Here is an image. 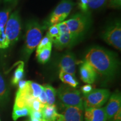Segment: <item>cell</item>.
I'll list each match as a JSON object with an SVG mask.
<instances>
[{"mask_svg": "<svg viewBox=\"0 0 121 121\" xmlns=\"http://www.w3.org/2000/svg\"><path fill=\"white\" fill-rule=\"evenodd\" d=\"M44 91L45 95L47 100V105H53L54 104L56 100V90L50 85H45L43 86Z\"/></svg>", "mask_w": 121, "mask_h": 121, "instance_id": "20", "label": "cell"}, {"mask_svg": "<svg viewBox=\"0 0 121 121\" xmlns=\"http://www.w3.org/2000/svg\"><path fill=\"white\" fill-rule=\"evenodd\" d=\"M9 90L5 80L0 72V107L4 105L9 99Z\"/></svg>", "mask_w": 121, "mask_h": 121, "instance_id": "16", "label": "cell"}, {"mask_svg": "<svg viewBox=\"0 0 121 121\" xmlns=\"http://www.w3.org/2000/svg\"><path fill=\"white\" fill-rule=\"evenodd\" d=\"M10 9H6L0 11V28H4L10 16Z\"/></svg>", "mask_w": 121, "mask_h": 121, "instance_id": "24", "label": "cell"}, {"mask_svg": "<svg viewBox=\"0 0 121 121\" xmlns=\"http://www.w3.org/2000/svg\"><path fill=\"white\" fill-rule=\"evenodd\" d=\"M31 110L28 107H13V121H16L19 118L26 117L30 116Z\"/></svg>", "mask_w": 121, "mask_h": 121, "instance_id": "21", "label": "cell"}, {"mask_svg": "<svg viewBox=\"0 0 121 121\" xmlns=\"http://www.w3.org/2000/svg\"><path fill=\"white\" fill-rule=\"evenodd\" d=\"M65 22L69 28L70 34L75 39H78L87 30L89 20L86 15L78 13Z\"/></svg>", "mask_w": 121, "mask_h": 121, "instance_id": "6", "label": "cell"}, {"mask_svg": "<svg viewBox=\"0 0 121 121\" xmlns=\"http://www.w3.org/2000/svg\"><path fill=\"white\" fill-rule=\"evenodd\" d=\"M21 30L20 17L18 11H16L9 16L4 26V34L9 45L13 44L18 40Z\"/></svg>", "mask_w": 121, "mask_h": 121, "instance_id": "5", "label": "cell"}, {"mask_svg": "<svg viewBox=\"0 0 121 121\" xmlns=\"http://www.w3.org/2000/svg\"><path fill=\"white\" fill-rule=\"evenodd\" d=\"M52 46L47 47L40 50L36 51V57L39 62L44 64L49 60L51 54Z\"/></svg>", "mask_w": 121, "mask_h": 121, "instance_id": "18", "label": "cell"}, {"mask_svg": "<svg viewBox=\"0 0 121 121\" xmlns=\"http://www.w3.org/2000/svg\"><path fill=\"white\" fill-rule=\"evenodd\" d=\"M76 39H75L70 33L60 34L58 38L53 43L57 48L61 49L69 47L73 43Z\"/></svg>", "mask_w": 121, "mask_h": 121, "instance_id": "15", "label": "cell"}, {"mask_svg": "<svg viewBox=\"0 0 121 121\" xmlns=\"http://www.w3.org/2000/svg\"><path fill=\"white\" fill-rule=\"evenodd\" d=\"M107 121H121V109H120L113 117Z\"/></svg>", "mask_w": 121, "mask_h": 121, "instance_id": "32", "label": "cell"}, {"mask_svg": "<svg viewBox=\"0 0 121 121\" xmlns=\"http://www.w3.org/2000/svg\"><path fill=\"white\" fill-rule=\"evenodd\" d=\"M110 95L108 89H93L90 93L84 95L83 107L85 109L101 108L107 102Z\"/></svg>", "mask_w": 121, "mask_h": 121, "instance_id": "4", "label": "cell"}, {"mask_svg": "<svg viewBox=\"0 0 121 121\" xmlns=\"http://www.w3.org/2000/svg\"><path fill=\"white\" fill-rule=\"evenodd\" d=\"M104 109L107 120L112 118L121 109V95L119 91L115 92L110 96L108 104Z\"/></svg>", "mask_w": 121, "mask_h": 121, "instance_id": "9", "label": "cell"}, {"mask_svg": "<svg viewBox=\"0 0 121 121\" xmlns=\"http://www.w3.org/2000/svg\"><path fill=\"white\" fill-rule=\"evenodd\" d=\"M85 60L95 69L96 73L104 76L114 75L118 67L116 54L102 48H93L86 54Z\"/></svg>", "mask_w": 121, "mask_h": 121, "instance_id": "1", "label": "cell"}, {"mask_svg": "<svg viewBox=\"0 0 121 121\" xmlns=\"http://www.w3.org/2000/svg\"><path fill=\"white\" fill-rule=\"evenodd\" d=\"M74 6L71 0H62L50 15L47 26H52L62 22L69 16Z\"/></svg>", "mask_w": 121, "mask_h": 121, "instance_id": "7", "label": "cell"}, {"mask_svg": "<svg viewBox=\"0 0 121 121\" xmlns=\"http://www.w3.org/2000/svg\"><path fill=\"white\" fill-rule=\"evenodd\" d=\"M13 1V0H4V2H11V1Z\"/></svg>", "mask_w": 121, "mask_h": 121, "instance_id": "34", "label": "cell"}, {"mask_svg": "<svg viewBox=\"0 0 121 121\" xmlns=\"http://www.w3.org/2000/svg\"><path fill=\"white\" fill-rule=\"evenodd\" d=\"M43 27L35 20L29 21L26 24L24 57L28 60L33 51L37 48L43 37Z\"/></svg>", "mask_w": 121, "mask_h": 121, "instance_id": "2", "label": "cell"}, {"mask_svg": "<svg viewBox=\"0 0 121 121\" xmlns=\"http://www.w3.org/2000/svg\"><path fill=\"white\" fill-rule=\"evenodd\" d=\"M108 6L113 9H120L121 7V0H110Z\"/></svg>", "mask_w": 121, "mask_h": 121, "instance_id": "29", "label": "cell"}, {"mask_svg": "<svg viewBox=\"0 0 121 121\" xmlns=\"http://www.w3.org/2000/svg\"><path fill=\"white\" fill-rule=\"evenodd\" d=\"M103 39L113 47L119 51L121 49V25L119 21L110 25L102 35Z\"/></svg>", "mask_w": 121, "mask_h": 121, "instance_id": "8", "label": "cell"}, {"mask_svg": "<svg viewBox=\"0 0 121 121\" xmlns=\"http://www.w3.org/2000/svg\"><path fill=\"white\" fill-rule=\"evenodd\" d=\"M87 3H88V0H80V3L78 4L79 8L84 13H87L89 10Z\"/></svg>", "mask_w": 121, "mask_h": 121, "instance_id": "28", "label": "cell"}, {"mask_svg": "<svg viewBox=\"0 0 121 121\" xmlns=\"http://www.w3.org/2000/svg\"><path fill=\"white\" fill-rule=\"evenodd\" d=\"M85 121H107V116L104 108H91L85 109Z\"/></svg>", "mask_w": 121, "mask_h": 121, "instance_id": "14", "label": "cell"}, {"mask_svg": "<svg viewBox=\"0 0 121 121\" xmlns=\"http://www.w3.org/2000/svg\"><path fill=\"white\" fill-rule=\"evenodd\" d=\"M57 26L60 34H65V33H70L69 30L68 28L67 24H66L65 21L60 22V23L57 24Z\"/></svg>", "mask_w": 121, "mask_h": 121, "instance_id": "27", "label": "cell"}, {"mask_svg": "<svg viewBox=\"0 0 121 121\" xmlns=\"http://www.w3.org/2000/svg\"><path fill=\"white\" fill-rule=\"evenodd\" d=\"M59 78L64 84L69 85V86L73 87V88L76 87L78 85V81H77L75 76L70 73H66L60 70V73H59Z\"/></svg>", "mask_w": 121, "mask_h": 121, "instance_id": "17", "label": "cell"}, {"mask_svg": "<svg viewBox=\"0 0 121 121\" xmlns=\"http://www.w3.org/2000/svg\"><path fill=\"white\" fill-rule=\"evenodd\" d=\"M63 107L64 121H83V109L75 107Z\"/></svg>", "mask_w": 121, "mask_h": 121, "instance_id": "13", "label": "cell"}, {"mask_svg": "<svg viewBox=\"0 0 121 121\" xmlns=\"http://www.w3.org/2000/svg\"><path fill=\"white\" fill-rule=\"evenodd\" d=\"M60 34V33L58 28V26H57V24H55V25H53L52 26H49L46 35L48 36V38L52 42V43H53L58 38Z\"/></svg>", "mask_w": 121, "mask_h": 121, "instance_id": "22", "label": "cell"}, {"mask_svg": "<svg viewBox=\"0 0 121 121\" xmlns=\"http://www.w3.org/2000/svg\"><path fill=\"white\" fill-rule=\"evenodd\" d=\"M56 94L65 107H75L84 109L83 99L80 91L72 87L61 85Z\"/></svg>", "mask_w": 121, "mask_h": 121, "instance_id": "3", "label": "cell"}, {"mask_svg": "<svg viewBox=\"0 0 121 121\" xmlns=\"http://www.w3.org/2000/svg\"><path fill=\"white\" fill-rule=\"evenodd\" d=\"M41 112L44 121H64L63 114L57 112V107L54 104L45 105Z\"/></svg>", "mask_w": 121, "mask_h": 121, "instance_id": "12", "label": "cell"}, {"mask_svg": "<svg viewBox=\"0 0 121 121\" xmlns=\"http://www.w3.org/2000/svg\"><path fill=\"white\" fill-rule=\"evenodd\" d=\"M30 118H34L38 119H43V117H42V114L41 112L38 111H33L31 110L30 114Z\"/></svg>", "mask_w": 121, "mask_h": 121, "instance_id": "31", "label": "cell"}, {"mask_svg": "<svg viewBox=\"0 0 121 121\" xmlns=\"http://www.w3.org/2000/svg\"><path fill=\"white\" fill-rule=\"evenodd\" d=\"M108 0H88V8L96 10L104 6Z\"/></svg>", "mask_w": 121, "mask_h": 121, "instance_id": "23", "label": "cell"}, {"mask_svg": "<svg viewBox=\"0 0 121 121\" xmlns=\"http://www.w3.org/2000/svg\"><path fill=\"white\" fill-rule=\"evenodd\" d=\"M52 42L48 38V36H45L43 39H42L40 42H39V44L37 47V50H36V51H40V50L42 49L43 48L47 47L52 46Z\"/></svg>", "mask_w": 121, "mask_h": 121, "instance_id": "25", "label": "cell"}, {"mask_svg": "<svg viewBox=\"0 0 121 121\" xmlns=\"http://www.w3.org/2000/svg\"><path fill=\"white\" fill-rule=\"evenodd\" d=\"M78 63L74 54L72 53H68L60 59L59 66L60 71L75 76L76 65Z\"/></svg>", "mask_w": 121, "mask_h": 121, "instance_id": "10", "label": "cell"}, {"mask_svg": "<svg viewBox=\"0 0 121 121\" xmlns=\"http://www.w3.org/2000/svg\"><path fill=\"white\" fill-rule=\"evenodd\" d=\"M80 75L83 82L87 84H93L97 78V73L88 63L85 60L80 67Z\"/></svg>", "mask_w": 121, "mask_h": 121, "instance_id": "11", "label": "cell"}, {"mask_svg": "<svg viewBox=\"0 0 121 121\" xmlns=\"http://www.w3.org/2000/svg\"><path fill=\"white\" fill-rule=\"evenodd\" d=\"M17 66L15 69L13 78L11 80V84L13 85H16L20 81L22 80L24 75V63L20 61L17 63Z\"/></svg>", "mask_w": 121, "mask_h": 121, "instance_id": "19", "label": "cell"}, {"mask_svg": "<svg viewBox=\"0 0 121 121\" xmlns=\"http://www.w3.org/2000/svg\"><path fill=\"white\" fill-rule=\"evenodd\" d=\"M9 46L4 34V28H0V49H5Z\"/></svg>", "mask_w": 121, "mask_h": 121, "instance_id": "26", "label": "cell"}, {"mask_svg": "<svg viewBox=\"0 0 121 121\" xmlns=\"http://www.w3.org/2000/svg\"><path fill=\"white\" fill-rule=\"evenodd\" d=\"M38 99H39V100L40 101V102H41L42 104H44V105H47V97H46V95H45L44 91V89H43V91L42 92V93L40 94V96H39Z\"/></svg>", "mask_w": 121, "mask_h": 121, "instance_id": "33", "label": "cell"}, {"mask_svg": "<svg viewBox=\"0 0 121 121\" xmlns=\"http://www.w3.org/2000/svg\"><path fill=\"white\" fill-rule=\"evenodd\" d=\"M81 90L82 91V93L84 94V95H86L90 93L93 90V89L91 84H86L81 87Z\"/></svg>", "mask_w": 121, "mask_h": 121, "instance_id": "30", "label": "cell"}, {"mask_svg": "<svg viewBox=\"0 0 121 121\" xmlns=\"http://www.w3.org/2000/svg\"></svg>", "mask_w": 121, "mask_h": 121, "instance_id": "35", "label": "cell"}]
</instances>
